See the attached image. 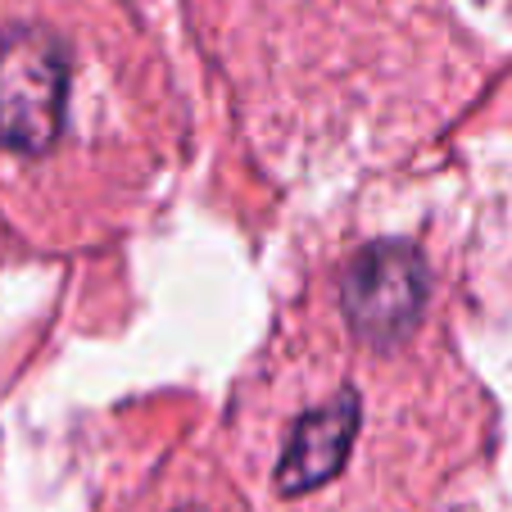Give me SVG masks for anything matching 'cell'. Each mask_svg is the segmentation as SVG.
I'll return each instance as SVG.
<instances>
[{
	"mask_svg": "<svg viewBox=\"0 0 512 512\" xmlns=\"http://www.w3.org/2000/svg\"><path fill=\"white\" fill-rule=\"evenodd\" d=\"M354 426H358V404L354 395H340L331 399L327 408L309 413L295 435H290L286 454H281V467H277V485L286 494H309L318 490L322 481L340 472L345 463L349 445H354Z\"/></svg>",
	"mask_w": 512,
	"mask_h": 512,
	"instance_id": "3",
	"label": "cell"
},
{
	"mask_svg": "<svg viewBox=\"0 0 512 512\" xmlns=\"http://www.w3.org/2000/svg\"><path fill=\"white\" fill-rule=\"evenodd\" d=\"M64 87V46L41 28H14L0 41V141L19 155L50 150L64 127Z\"/></svg>",
	"mask_w": 512,
	"mask_h": 512,
	"instance_id": "1",
	"label": "cell"
},
{
	"mask_svg": "<svg viewBox=\"0 0 512 512\" xmlns=\"http://www.w3.org/2000/svg\"><path fill=\"white\" fill-rule=\"evenodd\" d=\"M422 263L404 245H372L345 277V313L368 340H399L422 309Z\"/></svg>",
	"mask_w": 512,
	"mask_h": 512,
	"instance_id": "2",
	"label": "cell"
}]
</instances>
